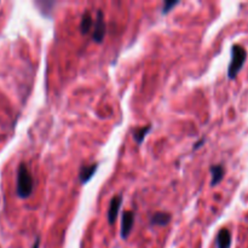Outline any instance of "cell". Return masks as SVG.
Here are the masks:
<instances>
[{
  "label": "cell",
  "instance_id": "cell-1",
  "mask_svg": "<svg viewBox=\"0 0 248 248\" xmlns=\"http://www.w3.org/2000/svg\"><path fill=\"white\" fill-rule=\"evenodd\" d=\"M34 189V179L29 172L28 167L22 162L17 170V186L16 194L19 199H28Z\"/></svg>",
  "mask_w": 248,
  "mask_h": 248
},
{
  "label": "cell",
  "instance_id": "cell-2",
  "mask_svg": "<svg viewBox=\"0 0 248 248\" xmlns=\"http://www.w3.org/2000/svg\"><path fill=\"white\" fill-rule=\"evenodd\" d=\"M246 58L247 52L244 46L237 45V44L232 45V61H230L229 67H228V78L230 80H234L237 77V74H239L240 70L244 67L245 62H246Z\"/></svg>",
  "mask_w": 248,
  "mask_h": 248
},
{
  "label": "cell",
  "instance_id": "cell-3",
  "mask_svg": "<svg viewBox=\"0 0 248 248\" xmlns=\"http://www.w3.org/2000/svg\"><path fill=\"white\" fill-rule=\"evenodd\" d=\"M107 26H106V19H104L103 11L98 10L96 16V23H94L93 34H92V39L96 41L97 44H101L103 41L104 36H106Z\"/></svg>",
  "mask_w": 248,
  "mask_h": 248
},
{
  "label": "cell",
  "instance_id": "cell-4",
  "mask_svg": "<svg viewBox=\"0 0 248 248\" xmlns=\"http://www.w3.org/2000/svg\"><path fill=\"white\" fill-rule=\"evenodd\" d=\"M133 225H135V213L132 211L124 212L123 218H121V237L124 240L128 239L133 229Z\"/></svg>",
  "mask_w": 248,
  "mask_h": 248
},
{
  "label": "cell",
  "instance_id": "cell-5",
  "mask_svg": "<svg viewBox=\"0 0 248 248\" xmlns=\"http://www.w3.org/2000/svg\"><path fill=\"white\" fill-rule=\"evenodd\" d=\"M121 203H123V196L116 195L111 199L110 203H109L108 213H107V218H108V223L113 225L115 223L116 218H118L119 212H120Z\"/></svg>",
  "mask_w": 248,
  "mask_h": 248
},
{
  "label": "cell",
  "instance_id": "cell-6",
  "mask_svg": "<svg viewBox=\"0 0 248 248\" xmlns=\"http://www.w3.org/2000/svg\"><path fill=\"white\" fill-rule=\"evenodd\" d=\"M97 170H98V164H91V165H84L80 167L79 171V181L81 184H86L93 178L96 174Z\"/></svg>",
  "mask_w": 248,
  "mask_h": 248
},
{
  "label": "cell",
  "instance_id": "cell-7",
  "mask_svg": "<svg viewBox=\"0 0 248 248\" xmlns=\"http://www.w3.org/2000/svg\"><path fill=\"white\" fill-rule=\"evenodd\" d=\"M216 242H217V248H230L232 247V232L227 228L220 229Z\"/></svg>",
  "mask_w": 248,
  "mask_h": 248
},
{
  "label": "cell",
  "instance_id": "cell-8",
  "mask_svg": "<svg viewBox=\"0 0 248 248\" xmlns=\"http://www.w3.org/2000/svg\"><path fill=\"white\" fill-rule=\"evenodd\" d=\"M210 171H211V174H212L211 186H216L219 182L223 181V178H224L225 169L222 164H218V165H213V166H211Z\"/></svg>",
  "mask_w": 248,
  "mask_h": 248
},
{
  "label": "cell",
  "instance_id": "cell-9",
  "mask_svg": "<svg viewBox=\"0 0 248 248\" xmlns=\"http://www.w3.org/2000/svg\"><path fill=\"white\" fill-rule=\"evenodd\" d=\"M172 219V216L166 212H156L150 217V223L156 227H164L167 225Z\"/></svg>",
  "mask_w": 248,
  "mask_h": 248
},
{
  "label": "cell",
  "instance_id": "cell-10",
  "mask_svg": "<svg viewBox=\"0 0 248 248\" xmlns=\"http://www.w3.org/2000/svg\"><path fill=\"white\" fill-rule=\"evenodd\" d=\"M153 126L152 125H147V126H143V127H140V128H136L135 131H133V140H136V143H137L138 145L142 144L143 142H144L145 137H147L148 133L152 131Z\"/></svg>",
  "mask_w": 248,
  "mask_h": 248
},
{
  "label": "cell",
  "instance_id": "cell-11",
  "mask_svg": "<svg viewBox=\"0 0 248 248\" xmlns=\"http://www.w3.org/2000/svg\"><path fill=\"white\" fill-rule=\"evenodd\" d=\"M92 27V17L91 14L89 11L84 12L82 15V18H81V23H80V29H81V33L82 34H86L89 33L90 29Z\"/></svg>",
  "mask_w": 248,
  "mask_h": 248
},
{
  "label": "cell",
  "instance_id": "cell-12",
  "mask_svg": "<svg viewBox=\"0 0 248 248\" xmlns=\"http://www.w3.org/2000/svg\"><path fill=\"white\" fill-rule=\"evenodd\" d=\"M177 5H179V1H177V0H166V1L164 2V6H162V14L164 15H167L169 14L171 10H173V7H176Z\"/></svg>",
  "mask_w": 248,
  "mask_h": 248
},
{
  "label": "cell",
  "instance_id": "cell-13",
  "mask_svg": "<svg viewBox=\"0 0 248 248\" xmlns=\"http://www.w3.org/2000/svg\"><path fill=\"white\" fill-rule=\"evenodd\" d=\"M205 138H201V140H199L198 142L195 143V144H194V147H193V150H198V149H200L201 147H202L203 144H205Z\"/></svg>",
  "mask_w": 248,
  "mask_h": 248
},
{
  "label": "cell",
  "instance_id": "cell-14",
  "mask_svg": "<svg viewBox=\"0 0 248 248\" xmlns=\"http://www.w3.org/2000/svg\"><path fill=\"white\" fill-rule=\"evenodd\" d=\"M39 246H40V236L36 237L35 241H34V245L31 246V248H39Z\"/></svg>",
  "mask_w": 248,
  "mask_h": 248
}]
</instances>
